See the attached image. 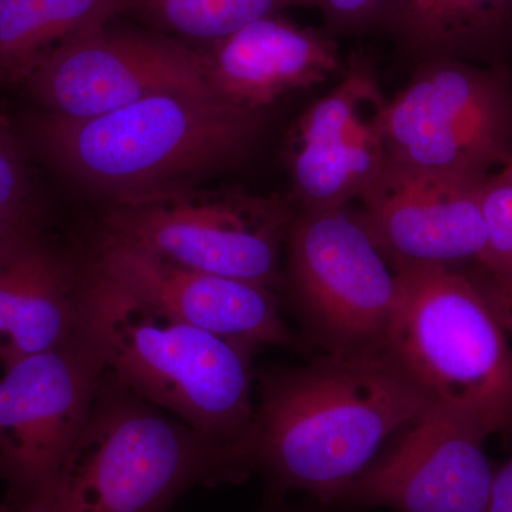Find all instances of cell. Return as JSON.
<instances>
[{
    "label": "cell",
    "mask_w": 512,
    "mask_h": 512,
    "mask_svg": "<svg viewBox=\"0 0 512 512\" xmlns=\"http://www.w3.org/2000/svg\"><path fill=\"white\" fill-rule=\"evenodd\" d=\"M429 394L387 350L316 357L261 377L254 467L279 490L342 503L380 446L427 407Z\"/></svg>",
    "instance_id": "6da1fadb"
},
{
    "label": "cell",
    "mask_w": 512,
    "mask_h": 512,
    "mask_svg": "<svg viewBox=\"0 0 512 512\" xmlns=\"http://www.w3.org/2000/svg\"><path fill=\"white\" fill-rule=\"evenodd\" d=\"M265 126L266 111L218 94L163 93L90 119L40 111L30 134L50 163L114 207L201 187L247 157Z\"/></svg>",
    "instance_id": "7a4b0ae2"
},
{
    "label": "cell",
    "mask_w": 512,
    "mask_h": 512,
    "mask_svg": "<svg viewBox=\"0 0 512 512\" xmlns=\"http://www.w3.org/2000/svg\"><path fill=\"white\" fill-rule=\"evenodd\" d=\"M248 444L202 436L104 373L45 505L52 512H164L195 483L239 481Z\"/></svg>",
    "instance_id": "3957f363"
},
{
    "label": "cell",
    "mask_w": 512,
    "mask_h": 512,
    "mask_svg": "<svg viewBox=\"0 0 512 512\" xmlns=\"http://www.w3.org/2000/svg\"><path fill=\"white\" fill-rule=\"evenodd\" d=\"M87 301L114 380L208 439L251 447L254 349L147 311L92 271Z\"/></svg>",
    "instance_id": "277c9868"
},
{
    "label": "cell",
    "mask_w": 512,
    "mask_h": 512,
    "mask_svg": "<svg viewBox=\"0 0 512 512\" xmlns=\"http://www.w3.org/2000/svg\"><path fill=\"white\" fill-rule=\"evenodd\" d=\"M399 302L386 350L431 403L485 436L512 429V349L478 279L456 266L393 264Z\"/></svg>",
    "instance_id": "5b68a950"
},
{
    "label": "cell",
    "mask_w": 512,
    "mask_h": 512,
    "mask_svg": "<svg viewBox=\"0 0 512 512\" xmlns=\"http://www.w3.org/2000/svg\"><path fill=\"white\" fill-rule=\"evenodd\" d=\"M386 161L487 180L512 163V77L505 64L421 60L387 104Z\"/></svg>",
    "instance_id": "8992f818"
},
{
    "label": "cell",
    "mask_w": 512,
    "mask_h": 512,
    "mask_svg": "<svg viewBox=\"0 0 512 512\" xmlns=\"http://www.w3.org/2000/svg\"><path fill=\"white\" fill-rule=\"evenodd\" d=\"M286 248L293 298L320 348L333 355L386 350L399 274L359 212L349 205L303 210Z\"/></svg>",
    "instance_id": "52a82bcc"
},
{
    "label": "cell",
    "mask_w": 512,
    "mask_h": 512,
    "mask_svg": "<svg viewBox=\"0 0 512 512\" xmlns=\"http://www.w3.org/2000/svg\"><path fill=\"white\" fill-rule=\"evenodd\" d=\"M293 218L278 195L195 187L114 205L103 229L175 264L272 289Z\"/></svg>",
    "instance_id": "ba28073f"
},
{
    "label": "cell",
    "mask_w": 512,
    "mask_h": 512,
    "mask_svg": "<svg viewBox=\"0 0 512 512\" xmlns=\"http://www.w3.org/2000/svg\"><path fill=\"white\" fill-rule=\"evenodd\" d=\"M0 379V476L20 512L45 507L92 412L106 366L92 330Z\"/></svg>",
    "instance_id": "9c48e42d"
},
{
    "label": "cell",
    "mask_w": 512,
    "mask_h": 512,
    "mask_svg": "<svg viewBox=\"0 0 512 512\" xmlns=\"http://www.w3.org/2000/svg\"><path fill=\"white\" fill-rule=\"evenodd\" d=\"M117 20L64 43L30 76L42 111L90 119L156 94H217L197 47Z\"/></svg>",
    "instance_id": "30bf717a"
},
{
    "label": "cell",
    "mask_w": 512,
    "mask_h": 512,
    "mask_svg": "<svg viewBox=\"0 0 512 512\" xmlns=\"http://www.w3.org/2000/svg\"><path fill=\"white\" fill-rule=\"evenodd\" d=\"M90 271L147 311L251 349L303 342L282 318L271 288L205 274L101 229Z\"/></svg>",
    "instance_id": "8fae6325"
},
{
    "label": "cell",
    "mask_w": 512,
    "mask_h": 512,
    "mask_svg": "<svg viewBox=\"0 0 512 512\" xmlns=\"http://www.w3.org/2000/svg\"><path fill=\"white\" fill-rule=\"evenodd\" d=\"M342 80L296 120L286 143L293 192L303 210L359 200L386 164L387 104L376 67L363 53Z\"/></svg>",
    "instance_id": "7c38bea8"
},
{
    "label": "cell",
    "mask_w": 512,
    "mask_h": 512,
    "mask_svg": "<svg viewBox=\"0 0 512 512\" xmlns=\"http://www.w3.org/2000/svg\"><path fill=\"white\" fill-rule=\"evenodd\" d=\"M485 439L470 421L430 403L340 504L396 512H485L495 473Z\"/></svg>",
    "instance_id": "4fadbf2b"
},
{
    "label": "cell",
    "mask_w": 512,
    "mask_h": 512,
    "mask_svg": "<svg viewBox=\"0 0 512 512\" xmlns=\"http://www.w3.org/2000/svg\"><path fill=\"white\" fill-rule=\"evenodd\" d=\"M487 180L386 161L360 195L359 215L393 264L478 262L485 248L481 201Z\"/></svg>",
    "instance_id": "5bb4252c"
},
{
    "label": "cell",
    "mask_w": 512,
    "mask_h": 512,
    "mask_svg": "<svg viewBox=\"0 0 512 512\" xmlns=\"http://www.w3.org/2000/svg\"><path fill=\"white\" fill-rule=\"evenodd\" d=\"M89 325L87 278L36 224L0 248V365L56 349Z\"/></svg>",
    "instance_id": "9a60e30c"
},
{
    "label": "cell",
    "mask_w": 512,
    "mask_h": 512,
    "mask_svg": "<svg viewBox=\"0 0 512 512\" xmlns=\"http://www.w3.org/2000/svg\"><path fill=\"white\" fill-rule=\"evenodd\" d=\"M194 47L214 92L249 110L266 111L285 94L326 82L345 69L335 36L298 25L282 13Z\"/></svg>",
    "instance_id": "2e32d148"
},
{
    "label": "cell",
    "mask_w": 512,
    "mask_h": 512,
    "mask_svg": "<svg viewBox=\"0 0 512 512\" xmlns=\"http://www.w3.org/2000/svg\"><path fill=\"white\" fill-rule=\"evenodd\" d=\"M379 30L420 62L504 64L512 53V0H396Z\"/></svg>",
    "instance_id": "e0dca14e"
},
{
    "label": "cell",
    "mask_w": 512,
    "mask_h": 512,
    "mask_svg": "<svg viewBox=\"0 0 512 512\" xmlns=\"http://www.w3.org/2000/svg\"><path fill=\"white\" fill-rule=\"evenodd\" d=\"M123 0H0V86L23 84L74 37L120 18Z\"/></svg>",
    "instance_id": "ac0fdd59"
},
{
    "label": "cell",
    "mask_w": 512,
    "mask_h": 512,
    "mask_svg": "<svg viewBox=\"0 0 512 512\" xmlns=\"http://www.w3.org/2000/svg\"><path fill=\"white\" fill-rule=\"evenodd\" d=\"M318 5L319 0H123L119 19L136 20L143 28L202 46L265 16Z\"/></svg>",
    "instance_id": "d6986e66"
},
{
    "label": "cell",
    "mask_w": 512,
    "mask_h": 512,
    "mask_svg": "<svg viewBox=\"0 0 512 512\" xmlns=\"http://www.w3.org/2000/svg\"><path fill=\"white\" fill-rule=\"evenodd\" d=\"M485 248L480 261L483 282L495 309L512 298V163L484 185Z\"/></svg>",
    "instance_id": "ffe728a7"
},
{
    "label": "cell",
    "mask_w": 512,
    "mask_h": 512,
    "mask_svg": "<svg viewBox=\"0 0 512 512\" xmlns=\"http://www.w3.org/2000/svg\"><path fill=\"white\" fill-rule=\"evenodd\" d=\"M0 211L33 212L25 157L9 124L0 117Z\"/></svg>",
    "instance_id": "44dd1931"
},
{
    "label": "cell",
    "mask_w": 512,
    "mask_h": 512,
    "mask_svg": "<svg viewBox=\"0 0 512 512\" xmlns=\"http://www.w3.org/2000/svg\"><path fill=\"white\" fill-rule=\"evenodd\" d=\"M396 0H319L325 30L332 36L380 29Z\"/></svg>",
    "instance_id": "7402d4cb"
},
{
    "label": "cell",
    "mask_w": 512,
    "mask_h": 512,
    "mask_svg": "<svg viewBox=\"0 0 512 512\" xmlns=\"http://www.w3.org/2000/svg\"><path fill=\"white\" fill-rule=\"evenodd\" d=\"M485 512H512V457L503 467L495 470Z\"/></svg>",
    "instance_id": "603a6c76"
},
{
    "label": "cell",
    "mask_w": 512,
    "mask_h": 512,
    "mask_svg": "<svg viewBox=\"0 0 512 512\" xmlns=\"http://www.w3.org/2000/svg\"><path fill=\"white\" fill-rule=\"evenodd\" d=\"M33 224H36L35 212L0 211V248Z\"/></svg>",
    "instance_id": "cb8c5ba5"
},
{
    "label": "cell",
    "mask_w": 512,
    "mask_h": 512,
    "mask_svg": "<svg viewBox=\"0 0 512 512\" xmlns=\"http://www.w3.org/2000/svg\"><path fill=\"white\" fill-rule=\"evenodd\" d=\"M498 318L503 322L504 328L512 332V303L498 313Z\"/></svg>",
    "instance_id": "d4e9b609"
},
{
    "label": "cell",
    "mask_w": 512,
    "mask_h": 512,
    "mask_svg": "<svg viewBox=\"0 0 512 512\" xmlns=\"http://www.w3.org/2000/svg\"><path fill=\"white\" fill-rule=\"evenodd\" d=\"M22 512H52L49 510H45V508H32V510H26Z\"/></svg>",
    "instance_id": "484cf974"
},
{
    "label": "cell",
    "mask_w": 512,
    "mask_h": 512,
    "mask_svg": "<svg viewBox=\"0 0 512 512\" xmlns=\"http://www.w3.org/2000/svg\"><path fill=\"white\" fill-rule=\"evenodd\" d=\"M511 303H512V298L507 303H504L503 306H500V308L495 309V311H497V313H500L501 311H503V309L507 308L508 305H511Z\"/></svg>",
    "instance_id": "4316f807"
},
{
    "label": "cell",
    "mask_w": 512,
    "mask_h": 512,
    "mask_svg": "<svg viewBox=\"0 0 512 512\" xmlns=\"http://www.w3.org/2000/svg\"><path fill=\"white\" fill-rule=\"evenodd\" d=\"M0 512H10L8 507H5V505H0Z\"/></svg>",
    "instance_id": "83f0119b"
}]
</instances>
